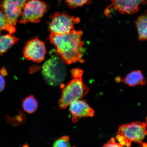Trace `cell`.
Returning <instances> with one entry per match:
<instances>
[{"label":"cell","instance_id":"obj_17","mask_svg":"<svg viewBox=\"0 0 147 147\" xmlns=\"http://www.w3.org/2000/svg\"><path fill=\"white\" fill-rule=\"evenodd\" d=\"M69 138L68 136H64L55 141L53 146L55 147H70L71 146L69 142Z\"/></svg>","mask_w":147,"mask_h":147},{"label":"cell","instance_id":"obj_14","mask_svg":"<svg viewBox=\"0 0 147 147\" xmlns=\"http://www.w3.org/2000/svg\"><path fill=\"white\" fill-rule=\"evenodd\" d=\"M22 105L24 110L28 113H34L38 107V102L33 95H30L24 99Z\"/></svg>","mask_w":147,"mask_h":147},{"label":"cell","instance_id":"obj_9","mask_svg":"<svg viewBox=\"0 0 147 147\" xmlns=\"http://www.w3.org/2000/svg\"><path fill=\"white\" fill-rule=\"evenodd\" d=\"M69 111L72 116L74 123L78 122L82 117H94L95 112L85 100H79L71 102L69 105Z\"/></svg>","mask_w":147,"mask_h":147},{"label":"cell","instance_id":"obj_13","mask_svg":"<svg viewBox=\"0 0 147 147\" xmlns=\"http://www.w3.org/2000/svg\"><path fill=\"white\" fill-rule=\"evenodd\" d=\"M18 41V38L10 34L0 36V55L6 52Z\"/></svg>","mask_w":147,"mask_h":147},{"label":"cell","instance_id":"obj_1","mask_svg":"<svg viewBox=\"0 0 147 147\" xmlns=\"http://www.w3.org/2000/svg\"><path fill=\"white\" fill-rule=\"evenodd\" d=\"M82 31L74 29L64 34H50L51 43L56 47L59 56L66 64L84 62L82 59L84 45L82 40Z\"/></svg>","mask_w":147,"mask_h":147},{"label":"cell","instance_id":"obj_15","mask_svg":"<svg viewBox=\"0 0 147 147\" xmlns=\"http://www.w3.org/2000/svg\"><path fill=\"white\" fill-rule=\"evenodd\" d=\"M6 31L12 34L16 32V29L9 23L5 14L0 10V34L2 31Z\"/></svg>","mask_w":147,"mask_h":147},{"label":"cell","instance_id":"obj_5","mask_svg":"<svg viewBox=\"0 0 147 147\" xmlns=\"http://www.w3.org/2000/svg\"><path fill=\"white\" fill-rule=\"evenodd\" d=\"M48 26L51 34L62 35L68 34L74 29L75 24L80 22V19L70 16L65 12H57L49 17Z\"/></svg>","mask_w":147,"mask_h":147},{"label":"cell","instance_id":"obj_12","mask_svg":"<svg viewBox=\"0 0 147 147\" xmlns=\"http://www.w3.org/2000/svg\"><path fill=\"white\" fill-rule=\"evenodd\" d=\"M138 38L140 41H147V11L139 16L135 22Z\"/></svg>","mask_w":147,"mask_h":147},{"label":"cell","instance_id":"obj_7","mask_svg":"<svg viewBox=\"0 0 147 147\" xmlns=\"http://www.w3.org/2000/svg\"><path fill=\"white\" fill-rule=\"evenodd\" d=\"M29 0H2L0 2V10L6 16L10 24L15 26L21 17L23 9Z\"/></svg>","mask_w":147,"mask_h":147},{"label":"cell","instance_id":"obj_18","mask_svg":"<svg viewBox=\"0 0 147 147\" xmlns=\"http://www.w3.org/2000/svg\"><path fill=\"white\" fill-rule=\"evenodd\" d=\"M71 73L73 78H82L83 71L78 68L71 70Z\"/></svg>","mask_w":147,"mask_h":147},{"label":"cell","instance_id":"obj_16","mask_svg":"<svg viewBox=\"0 0 147 147\" xmlns=\"http://www.w3.org/2000/svg\"><path fill=\"white\" fill-rule=\"evenodd\" d=\"M91 1V0H66V3L69 8H75L87 4Z\"/></svg>","mask_w":147,"mask_h":147},{"label":"cell","instance_id":"obj_22","mask_svg":"<svg viewBox=\"0 0 147 147\" xmlns=\"http://www.w3.org/2000/svg\"><path fill=\"white\" fill-rule=\"evenodd\" d=\"M142 146L143 147H147V143H142Z\"/></svg>","mask_w":147,"mask_h":147},{"label":"cell","instance_id":"obj_19","mask_svg":"<svg viewBox=\"0 0 147 147\" xmlns=\"http://www.w3.org/2000/svg\"><path fill=\"white\" fill-rule=\"evenodd\" d=\"M103 147H122L119 143L116 142L115 139L113 138L111 140L105 144Z\"/></svg>","mask_w":147,"mask_h":147},{"label":"cell","instance_id":"obj_3","mask_svg":"<svg viewBox=\"0 0 147 147\" xmlns=\"http://www.w3.org/2000/svg\"><path fill=\"white\" fill-rule=\"evenodd\" d=\"M65 63L58 55H51V57L44 64L42 74L48 84L57 86L62 84L66 76Z\"/></svg>","mask_w":147,"mask_h":147},{"label":"cell","instance_id":"obj_10","mask_svg":"<svg viewBox=\"0 0 147 147\" xmlns=\"http://www.w3.org/2000/svg\"><path fill=\"white\" fill-rule=\"evenodd\" d=\"M111 5L108 8L113 7L121 14H133L139 10L141 4H146L147 0H110Z\"/></svg>","mask_w":147,"mask_h":147},{"label":"cell","instance_id":"obj_20","mask_svg":"<svg viewBox=\"0 0 147 147\" xmlns=\"http://www.w3.org/2000/svg\"><path fill=\"white\" fill-rule=\"evenodd\" d=\"M5 82L4 78L0 75V92L2 91L5 89Z\"/></svg>","mask_w":147,"mask_h":147},{"label":"cell","instance_id":"obj_2","mask_svg":"<svg viewBox=\"0 0 147 147\" xmlns=\"http://www.w3.org/2000/svg\"><path fill=\"white\" fill-rule=\"evenodd\" d=\"M146 127V123L139 121L123 125L119 127L116 138L122 147H130L132 142L142 146L147 135Z\"/></svg>","mask_w":147,"mask_h":147},{"label":"cell","instance_id":"obj_11","mask_svg":"<svg viewBox=\"0 0 147 147\" xmlns=\"http://www.w3.org/2000/svg\"><path fill=\"white\" fill-rule=\"evenodd\" d=\"M122 82L130 87L138 85H144L146 80L141 71L140 70L132 71L123 78Z\"/></svg>","mask_w":147,"mask_h":147},{"label":"cell","instance_id":"obj_8","mask_svg":"<svg viewBox=\"0 0 147 147\" xmlns=\"http://www.w3.org/2000/svg\"><path fill=\"white\" fill-rule=\"evenodd\" d=\"M47 51L45 43L36 38L27 42L23 50V54L27 60L39 63L45 59Z\"/></svg>","mask_w":147,"mask_h":147},{"label":"cell","instance_id":"obj_21","mask_svg":"<svg viewBox=\"0 0 147 147\" xmlns=\"http://www.w3.org/2000/svg\"><path fill=\"white\" fill-rule=\"evenodd\" d=\"M7 74L8 73H7V71L4 67L2 68L0 71V75H1L2 76H6Z\"/></svg>","mask_w":147,"mask_h":147},{"label":"cell","instance_id":"obj_4","mask_svg":"<svg viewBox=\"0 0 147 147\" xmlns=\"http://www.w3.org/2000/svg\"><path fill=\"white\" fill-rule=\"evenodd\" d=\"M84 84L82 78H73L62 90L61 97L59 102L61 109H65L73 101L81 100L89 91Z\"/></svg>","mask_w":147,"mask_h":147},{"label":"cell","instance_id":"obj_23","mask_svg":"<svg viewBox=\"0 0 147 147\" xmlns=\"http://www.w3.org/2000/svg\"><path fill=\"white\" fill-rule=\"evenodd\" d=\"M146 125L147 126V117H146Z\"/></svg>","mask_w":147,"mask_h":147},{"label":"cell","instance_id":"obj_6","mask_svg":"<svg viewBox=\"0 0 147 147\" xmlns=\"http://www.w3.org/2000/svg\"><path fill=\"white\" fill-rule=\"evenodd\" d=\"M48 9L47 3L40 0H29L24 5L20 23L39 22Z\"/></svg>","mask_w":147,"mask_h":147}]
</instances>
